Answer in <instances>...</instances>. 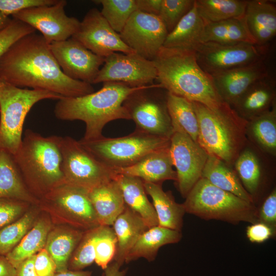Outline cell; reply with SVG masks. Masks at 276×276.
I'll list each match as a JSON object with an SVG mask.
<instances>
[{
    "mask_svg": "<svg viewBox=\"0 0 276 276\" xmlns=\"http://www.w3.org/2000/svg\"><path fill=\"white\" fill-rule=\"evenodd\" d=\"M59 144L65 182L89 191L116 178L114 169L96 158L79 141L60 136Z\"/></svg>",
    "mask_w": 276,
    "mask_h": 276,
    "instance_id": "obj_11",
    "label": "cell"
},
{
    "mask_svg": "<svg viewBox=\"0 0 276 276\" xmlns=\"http://www.w3.org/2000/svg\"><path fill=\"white\" fill-rule=\"evenodd\" d=\"M111 226L117 239L113 261L122 266L129 251L148 227L142 218L126 205Z\"/></svg>",
    "mask_w": 276,
    "mask_h": 276,
    "instance_id": "obj_26",
    "label": "cell"
},
{
    "mask_svg": "<svg viewBox=\"0 0 276 276\" xmlns=\"http://www.w3.org/2000/svg\"><path fill=\"white\" fill-rule=\"evenodd\" d=\"M275 100V80L269 75L254 83L232 108L239 117L248 121L269 110Z\"/></svg>",
    "mask_w": 276,
    "mask_h": 276,
    "instance_id": "obj_21",
    "label": "cell"
},
{
    "mask_svg": "<svg viewBox=\"0 0 276 276\" xmlns=\"http://www.w3.org/2000/svg\"><path fill=\"white\" fill-rule=\"evenodd\" d=\"M186 212L205 220L216 219L238 224L258 222L254 203L224 191L201 177L182 203Z\"/></svg>",
    "mask_w": 276,
    "mask_h": 276,
    "instance_id": "obj_6",
    "label": "cell"
},
{
    "mask_svg": "<svg viewBox=\"0 0 276 276\" xmlns=\"http://www.w3.org/2000/svg\"><path fill=\"white\" fill-rule=\"evenodd\" d=\"M265 60L266 58L211 76L223 101L233 108L254 83L269 76Z\"/></svg>",
    "mask_w": 276,
    "mask_h": 276,
    "instance_id": "obj_19",
    "label": "cell"
},
{
    "mask_svg": "<svg viewBox=\"0 0 276 276\" xmlns=\"http://www.w3.org/2000/svg\"><path fill=\"white\" fill-rule=\"evenodd\" d=\"M192 103L198 122L197 143L209 155L233 167L248 142L247 121L233 109L216 111L199 103Z\"/></svg>",
    "mask_w": 276,
    "mask_h": 276,
    "instance_id": "obj_5",
    "label": "cell"
},
{
    "mask_svg": "<svg viewBox=\"0 0 276 276\" xmlns=\"http://www.w3.org/2000/svg\"><path fill=\"white\" fill-rule=\"evenodd\" d=\"M53 226L49 215L40 211L34 225L20 242L5 256L16 268L26 259L44 248L48 235Z\"/></svg>",
    "mask_w": 276,
    "mask_h": 276,
    "instance_id": "obj_31",
    "label": "cell"
},
{
    "mask_svg": "<svg viewBox=\"0 0 276 276\" xmlns=\"http://www.w3.org/2000/svg\"><path fill=\"white\" fill-rule=\"evenodd\" d=\"M58 0H0V12L9 16L25 9L55 4Z\"/></svg>",
    "mask_w": 276,
    "mask_h": 276,
    "instance_id": "obj_45",
    "label": "cell"
},
{
    "mask_svg": "<svg viewBox=\"0 0 276 276\" xmlns=\"http://www.w3.org/2000/svg\"><path fill=\"white\" fill-rule=\"evenodd\" d=\"M268 156H270L248 141L234 163L233 167L242 186L253 198L259 190L267 167L265 162Z\"/></svg>",
    "mask_w": 276,
    "mask_h": 276,
    "instance_id": "obj_24",
    "label": "cell"
},
{
    "mask_svg": "<svg viewBox=\"0 0 276 276\" xmlns=\"http://www.w3.org/2000/svg\"><path fill=\"white\" fill-rule=\"evenodd\" d=\"M99 226L84 232L70 259L68 270H83L95 262V242Z\"/></svg>",
    "mask_w": 276,
    "mask_h": 276,
    "instance_id": "obj_40",
    "label": "cell"
},
{
    "mask_svg": "<svg viewBox=\"0 0 276 276\" xmlns=\"http://www.w3.org/2000/svg\"><path fill=\"white\" fill-rule=\"evenodd\" d=\"M0 198L15 199L37 204L38 199L28 190L13 155L0 151Z\"/></svg>",
    "mask_w": 276,
    "mask_h": 276,
    "instance_id": "obj_33",
    "label": "cell"
},
{
    "mask_svg": "<svg viewBox=\"0 0 276 276\" xmlns=\"http://www.w3.org/2000/svg\"><path fill=\"white\" fill-rule=\"evenodd\" d=\"M142 87L104 82L97 91L77 97H63L58 100L54 114L61 120L83 121L86 127L82 139H98L103 136V128L108 123L119 119L130 120L123 102L130 94Z\"/></svg>",
    "mask_w": 276,
    "mask_h": 276,
    "instance_id": "obj_3",
    "label": "cell"
},
{
    "mask_svg": "<svg viewBox=\"0 0 276 276\" xmlns=\"http://www.w3.org/2000/svg\"><path fill=\"white\" fill-rule=\"evenodd\" d=\"M60 137L43 136L27 129L13 155L29 191L37 199L65 182Z\"/></svg>",
    "mask_w": 276,
    "mask_h": 276,
    "instance_id": "obj_4",
    "label": "cell"
},
{
    "mask_svg": "<svg viewBox=\"0 0 276 276\" xmlns=\"http://www.w3.org/2000/svg\"><path fill=\"white\" fill-rule=\"evenodd\" d=\"M162 0H135L137 10L145 13L158 15Z\"/></svg>",
    "mask_w": 276,
    "mask_h": 276,
    "instance_id": "obj_49",
    "label": "cell"
},
{
    "mask_svg": "<svg viewBox=\"0 0 276 276\" xmlns=\"http://www.w3.org/2000/svg\"><path fill=\"white\" fill-rule=\"evenodd\" d=\"M147 194L151 197L158 225L181 232L186 213L183 204L174 200L171 192H165L162 184L143 182Z\"/></svg>",
    "mask_w": 276,
    "mask_h": 276,
    "instance_id": "obj_28",
    "label": "cell"
},
{
    "mask_svg": "<svg viewBox=\"0 0 276 276\" xmlns=\"http://www.w3.org/2000/svg\"><path fill=\"white\" fill-rule=\"evenodd\" d=\"M54 276H92V272L84 270L72 271L68 269L62 272H56Z\"/></svg>",
    "mask_w": 276,
    "mask_h": 276,
    "instance_id": "obj_53",
    "label": "cell"
},
{
    "mask_svg": "<svg viewBox=\"0 0 276 276\" xmlns=\"http://www.w3.org/2000/svg\"><path fill=\"white\" fill-rule=\"evenodd\" d=\"M85 231L65 225H54L44 248L53 260L56 272L68 270L70 259Z\"/></svg>",
    "mask_w": 276,
    "mask_h": 276,
    "instance_id": "obj_25",
    "label": "cell"
},
{
    "mask_svg": "<svg viewBox=\"0 0 276 276\" xmlns=\"http://www.w3.org/2000/svg\"><path fill=\"white\" fill-rule=\"evenodd\" d=\"M181 237V232L158 225L148 228L141 235L129 251L125 263H128L140 258H144L149 262H152L155 260L161 247L176 243Z\"/></svg>",
    "mask_w": 276,
    "mask_h": 276,
    "instance_id": "obj_27",
    "label": "cell"
},
{
    "mask_svg": "<svg viewBox=\"0 0 276 276\" xmlns=\"http://www.w3.org/2000/svg\"><path fill=\"white\" fill-rule=\"evenodd\" d=\"M66 1L58 0L53 5L22 10L12 17L39 31L49 44L63 41L74 35L80 23L77 18L66 14Z\"/></svg>",
    "mask_w": 276,
    "mask_h": 276,
    "instance_id": "obj_15",
    "label": "cell"
},
{
    "mask_svg": "<svg viewBox=\"0 0 276 276\" xmlns=\"http://www.w3.org/2000/svg\"><path fill=\"white\" fill-rule=\"evenodd\" d=\"M102 6L101 14L110 27L120 33L131 14L137 10L135 0L94 1Z\"/></svg>",
    "mask_w": 276,
    "mask_h": 276,
    "instance_id": "obj_39",
    "label": "cell"
},
{
    "mask_svg": "<svg viewBox=\"0 0 276 276\" xmlns=\"http://www.w3.org/2000/svg\"><path fill=\"white\" fill-rule=\"evenodd\" d=\"M259 220L273 229L276 224V190L273 189L261 206Z\"/></svg>",
    "mask_w": 276,
    "mask_h": 276,
    "instance_id": "obj_46",
    "label": "cell"
},
{
    "mask_svg": "<svg viewBox=\"0 0 276 276\" xmlns=\"http://www.w3.org/2000/svg\"><path fill=\"white\" fill-rule=\"evenodd\" d=\"M167 107L173 128L182 130L197 143L198 122L192 102L168 93Z\"/></svg>",
    "mask_w": 276,
    "mask_h": 276,
    "instance_id": "obj_36",
    "label": "cell"
},
{
    "mask_svg": "<svg viewBox=\"0 0 276 276\" xmlns=\"http://www.w3.org/2000/svg\"><path fill=\"white\" fill-rule=\"evenodd\" d=\"M62 97L46 90L18 87L0 78V151L16 153L22 142L25 119L36 103Z\"/></svg>",
    "mask_w": 276,
    "mask_h": 276,
    "instance_id": "obj_7",
    "label": "cell"
},
{
    "mask_svg": "<svg viewBox=\"0 0 276 276\" xmlns=\"http://www.w3.org/2000/svg\"><path fill=\"white\" fill-rule=\"evenodd\" d=\"M40 211L54 225H65L83 231L100 226L85 189L64 182L38 200Z\"/></svg>",
    "mask_w": 276,
    "mask_h": 276,
    "instance_id": "obj_8",
    "label": "cell"
},
{
    "mask_svg": "<svg viewBox=\"0 0 276 276\" xmlns=\"http://www.w3.org/2000/svg\"><path fill=\"white\" fill-rule=\"evenodd\" d=\"M194 0H162L158 17L164 22L168 33L192 8Z\"/></svg>",
    "mask_w": 276,
    "mask_h": 276,
    "instance_id": "obj_42",
    "label": "cell"
},
{
    "mask_svg": "<svg viewBox=\"0 0 276 276\" xmlns=\"http://www.w3.org/2000/svg\"><path fill=\"white\" fill-rule=\"evenodd\" d=\"M80 144L98 160L113 169L125 168L136 163L149 153L168 147L170 139L135 131L116 138L102 136Z\"/></svg>",
    "mask_w": 276,
    "mask_h": 276,
    "instance_id": "obj_9",
    "label": "cell"
},
{
    "mask_svg": "<svg viewBox=\"0 0 276 276\" xmlns=\"http://www.w3.org/2000/svg\"><path fill=\"white\" fill-rule=\"evenodd\" d=\"M34 269L37 276H54L56 273V265L44 248L36 254Z\"/></svg>",
    "mask_w": 276,
    "mask_h": 276,
    "instance_id": "obj_47",
    "label": "cell"
},
{
    "mask_svg": "<svg viewBox=\"0 0 276 276\" xmlns=\"http://www.w3.org/2000/svg\"><path fill=\"white\" fill-rule=\"evenodd\" d=\"M205 24L194 2L192 8L168 33L163 47L194 51L202 43Z\"/></svg>",
    "mask_w": 276,
    "mask_h": 276,
    "instance_id": "obj_30",
    "label": "cell"
},
{
    "mask_svg": "<svg viewBox=\"0 0 276 276\" xmlns=\"http://www.w3.org/2000/svg\"><path fill=\"white\" fill-rule=\"evenodd\" d=\"M247 1L197 0L195 4L205 23L216 22L244 15Z\"/></svg>",
    "mask_w": 276,
    "mask_h": 276,
    "instance_id": "obj_37",
    "label": "cell"
},
{
    "mask_svg": "<svg viewBox=\"0 0 276 276\" xmlns=\"http://www.w3.org/2000/svg\"><path fill=\"white\" fill-rule=\"evenodd\" d=\"M116 179L126 205L140 216L148 228L157 225V215L147 197L143 181L139 178L122 174H118Z\"/></svg>",
    "mask_w": 276,
    "mask_h": 276,
    "instance_id": "obj_29",
    "label": "cell"
},
{
    "mask_svg": "<svg viewBox=\"0 0 276 276\" xmlns=\"http://www.w3.org/2000/svg\"><path fill=\"white\" fill-rule=\"evenodd\" d=\"M152 61L158 84L168 93L216 111L232 108L219 96L211 76L198 64L194 50L163 47Z\"/></svg>",
    "mask_w": 276,
    "mask_h": 276,
    "instance_id": "obj_2",
    "label": "cell"
},
{
    "mask_svg": "<svg viewBox=\"0 0 276 276\" xmlns=\"http://www.w3.org/2000/svg\"><path fill=\"white\" fill-rule=\"evenodd\" d=\"M157 71L152 61L135 53L114 52L105 58L93 84L118 82L131 87H140L154 84Z\"/></svg>",
    "mask_w": 276,
    "mask_h": 276,
    "instance_id": "obj_14",
    "label": "cell"
},
{
    "mask_svg": "<svg viewBox=\"0 0 276 276\" xmlns=\"http://www.w3.org/2000/svg\"><path fill=\"white\" fill-rule=\"evenodd\" d=\"M32 204L20 200L0 198V229L21 217Z\"/></svg>",
    "mask_w": 276,
    "mask_h": 276,
    "instance_id": "obj_44",
    "label": "cell"
},
{
    "mask_svg": "<svg viewBox=\"0 0 276 276\" xmlns=\"http://www.w3.org/2000/svg\"><path fill=\"white\" fill-rule=\"evenodd\" d=\"M50 48L65 75L90 84L105 60L104 57L94 54L72 37L53 42L50 44Z\"/></svg>",
    "mask_w": 276,
    "mask_h": 276,
    "instance_id": "obj_17",
    "label": "cell"
},
{
    "mask_svg": "<svg viewBox=\"0 0 276 276\" xmlns=\"http://www.w3.org/2000/svg\"><path fill=\"white\" fill-rule=\"evenodd\" d=\"M168 34L158 16L138 10L130 16L119 33L122 41L135 53L152 61Z\"/></svg>",
    "mask_w": 276,
    "mask_h": 276,
    "instance_id": "obj_16",
    "label": "cell"
},
{
    "mask_svg": "<svg viewBox=\"0 0 276 276\" xmlns=\"http://www.w3.org/2000/svg\"><path fill=\"white\" fill-rule=\"evenodd\" d=\"M244 17L257 44H268L275 36L276 7L273 3L266 0L247 1Z\"/></svg>",
    "mask_w": 276,
    "mask_h": 276,
    "instance_id": "obj_22",
    "label": "cell"
},
{
    "mask_svg": "<svg viewBox=\"0 0 276 276\" xmlns=\"http://www.w3.org/2000/svg\"><path fill=\"white\" fill-rule=\"evenodd\" d=\"M201 177L224 191L254 203V198L244 189L233 167L214 156L209 155Z\"/></svg>",
    "mask_w": 276,
    "mask_h": 276,
    "instance_id": "obj_32",
    "label": "cell"
},
{
    "mask_svg": "<svg viewBox=\"0 0 276 276\" xmlns=\"http://www.w3.org/2000/svg\"><path fill=\"white\" fill-rule=\"evenodd\" d=\"M168 91L159 84L144 86L123 102L136 130L170 139L173 128L167 107Z\"/></svg>",
    "mask_w": 276,
    "mask_h": 276,
    "instance_id": "obj_10",
    "label": "cell"
},
{
    "mask_svg": "<svg viewBox=\"0 0 276 276\" xmlns=\"http://www.w3.org/2000/svg\"><path fill=\"white\" fill-rule=\"evenodd\" d=\"M11 19L9 16L0 12V31L10 23Z\"/></svg>",
    "mask_w": 276,
    "mask_h": 276,
    "instance_id": "obj_54",
    "label": "cell"
},
{
    "mask_svg": "<svg viewBox=\"0 0 276 276\" xmlns=\"http://www.w3.org/2000/svg\"><path fill=\"white\" fill-rule=\"evenodd\" d=\"M268 45L247 42L221 44L202 42L194 50L201 68L211 76L266 58Z\"/></svg>",
    "mask_w": 276,
    "mask_h": 276,
    "instance_id": "obj_12",
    "label": "cell"
},
{
    "mask_svg": "<svg viewBox=\"0 0 276 276\" xmlns=\"http://www.w3.org/2000/svg\"><path fill=\"white\" fill-rule=\"evenodd\" d=\"M117 249V239L110 226L100 225L95 242V262L105 270L113 260Z\"/></svg>",
    "mask_w": 276,
    "mask_h": 276,
    "instance_id": "obj_41",
    "label": "cell"
},
{
    "mask_svg": "<svg viewBox=\"0 0 276 276\" xmlns=\"http://www.w3.org/2000/svg\"><path fill=\"white\" fill-rule=\"evenodd\" d=\"M35 31L25 22L12 18L10 23L0 31V58L16 41Z\"/></svg>",
    "mask_w": 276,
    "mask_h": 276,
    "instance_id": "obj_43",
    "label": "cell"
},
{
    "mask_svg": "<svg viewBox=\"0 0 276 276\" xmlns=\"http://www.w3.org/2000/svg\"><path fill=\"white\" fill-rule=\"evenodd\" d=\"M256 44L247 28L244 15L216 22L205 23L202 42Z\"/></svg>",
    "mask_w": 276,
    "mask_h": 276,
    "instance_id": "obj_35",
    "label": "cell"
},
{
    "mask_svg": "<svg viewBox=\"0 0 276 276\" xmlns=\"http://www.w3.org/2000/svg\"><path fill=\"white\" fill-rule=\"evenodd\" d=\"M0 276H16V268L5 256L0 255Z\"/></svg>",
    "mask_w": 276,
    "mask_h": 276,
    "instance_id": "obj_51",
    "label": "cell"
},
{
    "mask_svg": "<svg viewBox=\"0 0 276 276\" xmlns=\"http://www.w3.org/2000/svg\"><path fill=\"white\" fill-rule=\"evenodd\" d=\"M169 153L176 168V183L179 192L186 198L201 177L209 156L207 152L182 130L173 129L170 138Z\"/></svg>",
    "mask_w": 276,
    "mask_h": 276,
    "instance_id": "obj_13",
    "label": "cell"
},
{
    "mask_svg": "<svg viewBox=\"0 0 276 276\" xmlns=\"http://www.w3.org/2000/svg\"><path fill=\"white\" fill-rule=\"evenodd\" d=\"M273 228L263 222H256L247 227L246 235L250 241L262 243L269 239L273 234Z\"/></svg>",
    "mask_w": 276,
    "mask_h": 276,
    "instance_id": "obj_48",
    "label": "cell"
},
{
    "mask_svg": "<svg viewBox=\"0 0 276 276\" xmlns=\"http://www.w3.org/2000/svg\"><path fill=\"white\" fill-rule=\"evenodd\" d=\"M73 38L94 54L106 57L114 52L135 53L121 39L96 8L89 10Z\"/></svg>",
    "mask_w": 276,
    "mask_h": 276,
    "instance_id": "obj_18",
    "label": "cell"
},
{
    "mask_svg": "<svg viewBox=\"0 0 276 276\" xmlns=\"http://www.w3.org/2000/svg\"><path fill=\"white\" fill-rule=\"evenodd\" d=\"M88 192L100 225L111 226L126 207L116 178L95 187Z\"/></svg>",
    "mask_w": 276,
    "mask_h": 276,
    "instance_id": "obj_23",
    "label": "cell"
},
{
    "mask_svg": "<svg viewBox=\"0 0 276 276\" xmlns=\"http://www.w3.org/2000/svg\"><path fill=\"white\" fill-rule=\"evenodd\" d=\"M114 170L117 174L137 177L145 182L162 184L166 180H176L169 146L149 153L133 165Z\"/></svg>",
    "mask_w": 276,
    "mask_h": 276,
    "instance_id": "obj_20",
    "label": "cell"
},
{
    "mask_svg": "<svg viewBox=\"0 0 276 276\" xmlns=\"http://www.w3.org/2000/svg\"><path fill=\"white\" fill-rule=\"evenodd\" d=\"M248 142L272 157L276 155V103L264 113L247 121Z\"/></svg>",
    "mask_w": 276,
    "mask_h": 276,
    "instance_id": "obj_34",
    "label": "cell"
},
{
    "mask_svg": "<svg viewBox=\"0 0 276 276\" xmlns=\"http://www.w3.org/2000/svg\"><path fill=\"white\" fill-rule=\"evenodd\" d=\"M121 267L117 263L112 261L104 270V276H125L127 270L126 269H121Z\"/></svg>",
    "mask_w": 276,
    "mask_h": 276,
    "instance_id": "obj_52",
    "label": "cell"
},
{
    "mask_svg": "<svg viewBox=\"0 0 276 276\" xmlns=\"http://www.w3.org/2000/svg\"><path fill=\"white\" fill-rule=\"evenodd\" d=\"M35 256L26 259L16 267V276H37L34 269Z\"/></svg>",
    "mask_w": 276,
    "mask_h": 276,
    "instance_id": "obj_50",
    "label": "cell"
},
{
    "mask_svg": "<svg viewBox=\"0 0 276 276\" xmlns=\"http://www.w3.org/2000/svg\"><path fill=\"white\" fill-rule=\"evenodd\" d=\"M0 78L18 87L46 90L64 97L95 91L91 84L65 75L50 44L35 32L16 41L0 58Z\"/></svg>",
    "mask_w": 276,
    "mask_h": 276,
    "instance_id": "obj_1",
    "label": "cell"
},
{
    "mask_svg": "<svg viewBox=\"0 0 276 276\" xmlns=\"http://www.w3.org/2000/svg\"><path fill=\"white\" fill-rule=\"evenodd\" d=\"M40 210L32 204L19 218L0 229V255L6 256L22 240L34 225Z\"/></svg>",
    "mask_w": 276,
    "mask_h": 276,
    "instance_id": "obj_38",
    "label": "cell"
}]
</instances>
